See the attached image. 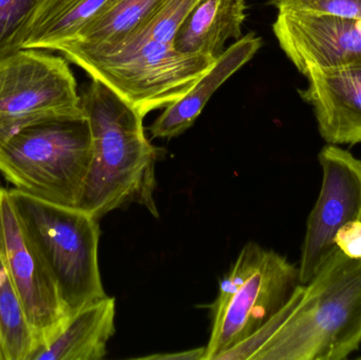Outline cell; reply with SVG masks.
I'll return each instance as SVG.
<instances>
[{
  "mask_svg": "<svg viewBox=\"0 0 361 360\" xmlns=\"http://www.w3.org/2000/svg\"><path fill=\"white\" fill-rule=\"evenodd\" d=\"M273 30L280 48L303 75L311 70L361 66V19L279 12Z\"/></svg>",
  "mask_w": 361,
  "mask_h": 360,
  "instance_id": "30bf717a",
  "label": "cell"
},
{
  "mask_svg": "<svg viewBox=\"0 0 361 360\" xmlns=\"http://www.w3.org/2000/svg\"><path fill=\"white\" fill-rule=\"evenodd\" d=\"M116 299L102 298L70 316L63 329L29 360H101L116 333Z\"/></svg>",
  "mask_w": 361,
  "mask_h": 360,
  "instance_id": "4fadbf2b",
  "label": "cell"
},
{
  "mask_svg": "<svg viewBox=\"0 0 361 360\" xmlns=\"http://www.w3.org/2000/svg\"><path fill=\"white\" fill-rule=\"evenodd\" d=\"M300 97L313 108L318 131L331 145L361 143V66L311 70Z\"/></svg>",
  "mask_w": 361,
  "mask_h": 360,
  "instance_id": "8fae6325",
  "label": "cell"
},
{
  "mask_svg": "<svg viewBox=\"0 0 361 360\" xmlns=\"http://www.w3.org/2000/svg\"><path fill=\"white\" fill-rule=\"evenodd\" d=\"M322 183L310 213L301 249L299 280L305 285L336 251L335 236L347 223L361 221V160L338 145L318 156Z\"/></svg>",
  "mask_w": 361,
  "mask_h": 360,
  "instance_id": "52a82bcc",
  "label": "cell"
},
{
  "mask_svg": "<svg viewBox=\"0 0 361 360\" xmlns=\"http://www.w3.org/2000/svg\"><path fill=\"white\" fill-rule=\"evenodd\" d=\"M165 0H114L101 14L87 23L75 39L59 52L72 63L80 57L114 52L140 31Z\"/></svg>",
  "mask_w": 361,
  "mask_h": 360,
  "instance_id": "5bb4252c",
  "label": "cell"
},
{
  "mask_svg": "<svg viewBox=\"0 0 361 360\" xmlns=\"http://www.w3.org/2000/svg\"><path fill=\"white\" fill-rule=\"evenodd\" d=\"M92 160L84 112L52 116L0 133V175L14 188L78 209Z\"/></svg>",
  "mask_w": 361,
  "mask_h": 360,
  "instance_id": "3957f363",
  "label": "cell"
},
{
  "mask_svg": "<svg viewBox=\"0 0 361 360\" xmlns=\"http://www.w3.org/2000/svg\"><path fill=\"white\" fill-rule=\"evenodd\" d=\"M19 222L59 287L69 316L106 297L99 266V220L8 188Z\"/></svg>",
  "mask_w": 361,
  "mask_h": 360,
  "instance_id": "277c9868",
  "label": "cell"
},
{
  "mask_svg": "<svg viewBox=\"0 0 361 360\" xmlns=\"http://www.w3.org/2000/svg\"><path fill=\"white\" fill-rule=\"evenodd\" d=\"M305 293V285H299L288 304L269 318L262 327L259 328L252 336L244 340L240 344L231 347L216 360H254L259 351L277 334L282 325L286 323L296 309L297 304Z\"/></svg>",
  "mask_w": 361,
  "mask_h": 360,
  "instance_id": "44dd1931",
  "label": "cell"
},
{
  "mask_svg": "<svg viewBox=\"0 0 361 360\" xmlns=\"http://www.w3.org/2000/svg\"><path fill=\"white\" fill-rule=\"evenodd\" d=\"M267 249L255 242H250L242 249L239 257L231 266L229 272L221 280L219 295L210 306L212 317L219 316L233 296L247 283L254 275L264 258Z\"/></svg>",
  "mask_w": 361,
  "mask_h": 360,
  "instance_id": "ffe728a7",
  "label": "cell"
},
{
  "mask_svg": "<svg viewBox=\"0 0 361 360\" xmlns=\"http://www.w3.org/2000/svg\"><path fill=\"white\" fill-rule=\"evenodd\" d=\"M262 46V39L248 33L235 40L180 99L165 108L150 126L154 137L171 139L190 128L214 92L247 63Z\"/></svg>",
  "mask_w": 361,
  "mask_h": 360,
  "instance_id": "7c38bea8",
  "label": "cell"
},
{
  "mask_svg": "<svg viewBox=\"0 0 361 360\" xmlns=\"http://www.w3.org/2000/svg\"><path fill=\"white\" fill-rule=\"evenodd\" d=\"M114 0H42L23 49L61 51Z\"/></svg>",
  "mask_w": 361,
  "mask_h": 360,
  "instance_id": "2e32d148",
  "label": "cell"
},
{
  "mask_svg": "<svg viewBox=\"0 0 361 360\" xmlns=\"http://www.w3.org/2000/svg\"><path fill=\"white\" fill-rule=\"evenodd\" d=\"M337 249L351 259H361V221L343 225L335 236Z\"/></svg>",
  "mask_w": 361,
  "mask_h": 360,
  "instance_id": "603a6c76",
  "label": "cell"
},
{
  "mask_svg": "<svg viewBox=\"0 0 361 360\" xmlns=\"http://www.w3.org/2000/svg\"><path fill=\"white\" fill-rule=\"evenodd\" d=\"M42 0H0V59L23 50Z\"/></svg>",
  "mask_w": 361,
  "mask_h": 360,
  "instance_id": "ac0fdd59",
  "label": "cell"
},
{
  "mask_svg": "<svg viewBox=\"0 0 361 360\" xmlns=\"http://www.w3.org/2000/svg\"><path fill=\"white\" fill-rule=\"evenodd\" d=\"M80 107L90 125L92 160L78 209L99 220L135 203L159 218L154 190L160 149L146 137L144 116L97 80L80 94Z\"/></svg>",
  "mask_w": 361,
  "mask_h": 360,
  "instance_id": "6da1fadb",
  "label": "cell"
},
{
  "mask_svg": "<svg viewBox=\"0 0 361 360\" xmlns=\"http://www.w3.org/2000/svg\"><path fill=\"white\" fill-rule=\"evenodd\" d=\"M299 285V268L283 256L267 249L254 275L223 312L212 318L205 360H216L252 336L288 304Z\"/></svg>",
  "mask_w": 361,
  "mask_h": 360,
  "instance_id": "9c48e42d",
  "label": "cell"
},
{
  "mask_svg": "<svg viewBox=\"0 0 361 360\" xmlns=\"http://www.w3.org/2000/svg\"><path fill=\"white\" fill-rule=\"evenodd\" d=\"M361 346V259L338 249L254 360H343Z\"/></svg>",
  "mask_w": 361,
  "mask_h": 360,
  "instance_id": "7a4b0ae2",
  "label": "cell"
},
{
  "mask_svg": "<svg viewBox=\"0 0 361 360\" xmlns=\"http://www.w3.org/2000/svg\"><path fill=\"white\" fill-rule=\"evenodd\" d=\"M279 12H305L361 19V0H271Z\"/></svg>",
  "mask_w": 361,
  "mask_h": 360,
  "instance_id": "7402d4cb",
  "label": "cell"
},
{
  "mask_svg": "<svg viewBox=\"0 0 361 360\" xmlns=\"http://www.w3.org/2000/svg\"><path fill=\"white\" fill-rule=\"evenodd\" d=\"M0 360H6L4 355V349H2L1 342H0Z\"/></svg>",
  "mask_w": 361,
  "mask_h": 360,
  "instance_id": "d4e9b609",
  "label": "cell"
},
{
  "mask_svg": "<svg viewBox=\"0 0 361 360\" xmlns=\"http://www.w3.org/2000/svg\"><path fill=\"white\" fill-rule=\"evenodd\" d=\"M2 185H1V183H0V194H1V192H2Z\"/></svg>",
  "mask_w": 361,
  "mask_h": 360,
  "instance_id": "484cf974",
  "label": "cell"
},
{
  "mask_svg": "<svg viewBox=\"0 0 361 360\" xmlns=\"http://www.w3.org/2000/svg\"><path fill=\"white\" fill-rule=\"evenodd\" d=\"M201 1L202 0H165L164 4L157 11L152 19L118 49L129 42H137L144 38H152L165 44H173V37L180 23Z\"/></svg>",
  "mask_w": 361,
  "mask_h": 360,
  "instance_id": "d6986e66",
  "label": "cell"
},
{
  "mask_svg": "<svg viewBox=\"0 0 361 360\" xmlns=\"http://www.w3.org/2000/svg\"><path fill=\"white\" fill-rule=\"evenodd\" d=\"M206 349H195V350L184 351V352L167 353V354L149 355L142 357V359H159V360H205Z\"/></svg>",
  "mask_w": 361,
  "mask_h": 360,
  "instance_id": "cb8c5ba5",
  "label": "cell"
},
{
  "mask_svg": "<svg viewBox=\"0 0 361 360\" xmlns=\"http://www.w3.org/2000/svg\"><path fill=\"white\" fill-rule=\"evenodd\" d=\"M246 0H202L180 23L173 46L184 54L216 59L227 40L242 37Z\"/></svg>",
  "mask_w": 361,
  "mask_h": 360,
  "instance_id": "9a60e30c",
  "label": "cell"
},
{
  "mask_svg": "<svg viewBox=\"0 0 361 360\" xmlns=\"http://www.w3.org/2000/svg\"><path fill=\"white\" fill-rule=\"evenodd\" d=\"M0 255L37 340L36 350L44 348L59 335L70 316L56 283L25 235L6 188L0 194Z\"/></svg>",
  "mask_w": 361,
  "mask_h": 360,
  "instance_id": "ba28073f",
  "label": "cell"
},
{
  "mask_svg": "<svg viewBox=\"0 0 361 360\" xmlns=\"http://www.w3.org/2000/svg\"><path fill=\"white\" fill-rule=\"evenodd\" d=\"M214 61L144 38L111 54L82 57L72 63L109 87L145 118L152 110L166 108L180 99Z\"/></svg>",
  "mask_w": 361,
  "mask_h": 360,
  "instance_id": "5b68a950",
  "label": "cell"
},
{
  "mask_svg": "<svg viewBox=\"0 0 361 360\" xmlns=\"http://www.w3.org/2000/svg\"><path fill=\"white\" fill-rule=\"evenodd\" d=\"M82 112L80 94L67 59L34 49H23L0 59V133Z\"/></svg>",
  "mask_w": 361,
  "mask_h": 360,
  "instance_id": "8992f818",
  "label": "cell"
},
{
  "mask_svg": "<svg viewBox=\"0 0 361 360\" xmlns=\"http://www.w3.org/2000/svg\"><path fill=\"white\" fill-rule=\"evenodd\" d=\"M0 342L6 360H29L37 340L0 255Z\"/></svg>",
  "mask_w": 361,
  "mask_h": 360,
  "instance_id": "e0dca14e",
  "label": "cell"
}]
</instances>
